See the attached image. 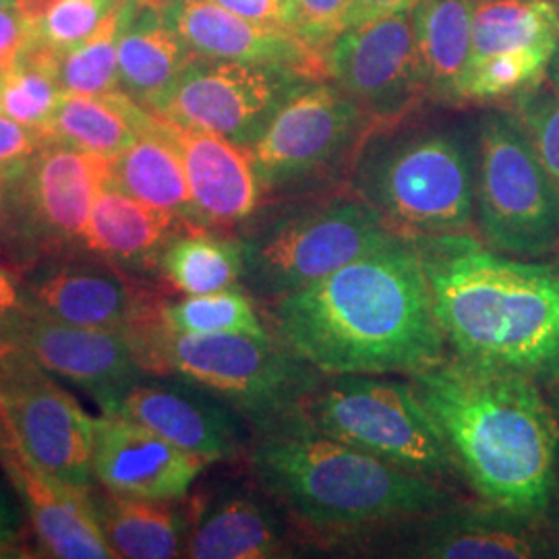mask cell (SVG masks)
Instances as JSON below:
<instances>
[{"label": "cell", "mask_w": 559, "mask_h": 559, "mask_svg": "<svg viewBox=\"0 0 559 559\" xmlns=\"http://www.w3.org/2000/svg\"><path fill=\"white\" fill-rule=\"evenodd\" d=\"M274 336L323 376H413L448 357L417 242L394 239L270 302Z\"/></svg>", "instance_id": "6da1fadb"}, {"label": "cell", "mask_w": 559, "mask_h": 559, "mask_svg": "<svg viewBox=\"0 0 559 559\" xmlns=\"http://www.w3.org/2000/svg\"><path fill=\"white\" fill-rule=\"evenodd\" d=\"M408 380L480 500L543 519L559 456L558 419L543 385L460 355Z\"/></svg>", "instance_id": "7a4b0ae2"}, {"label": "cell", "mask_w": 559, "mask_h": 559, "mask_svg": "<svg viewBox=\"0 0 559 559\" xmlns=\"http://www.w3.org/2000/svg\"><path fill=\"white\" fill-rule=\"evenodd\" d=\"M454 355L547 385L559 376V261L516 260L473 233L417 239Z\"/></svg>", "instance_id": "3957f363"}, {"label": "cell", "mask_w": 559, "mask_h": 559, "mask_svg": "<svg viewBox=\"0 0 559 559\" xmlns=\"http://www.w3.org/2000/svg\"><path fill=\"white\" fill-rule=\"evenodd\" d=\"M255 431L261 487L313 535L348 539L460 501L454 487L334 440L300 413Z\"/></svg>", "instance_id": "277c9868"}, {"label": "cell", "mask_w": 559, "mask_h": 559, "mask_svg": "<svg viewBox=\"0 0 559 559\" xmlns=\"http://www.w3.org/2000/svg\"><path fill=\"white\" fill-rule=\"evenodd\" d=\"M399 120L369 129L353 162L350 189L402 237L477 235V129Z\"/></svg>", "instance_id": "5b68a950"}, {"label": "cell", "mask_w": 559, "mask_h": 559, "mask_svg": "<svg viewBox=\"0 0 559 559\" xmlns=\"http://www.w3.org/2000/svg\"><path fill=\"white\" fill-rule=\"evenodd\" d=\"M380 212L350 193L297 195L242 239V280L265 302L290 297L394 239Z\"/></svg>", "instance_id": "8992f818"}, {"label": "cell", "mask_w": 559, "mask_h": 559, "mask_svg": "<svg viewBox=\"0 0 559 559\" xmlns=\"http://www.w3.org/2000/svg\"><path fill=\"white\" fill-rule=\"evenodd\" d=\"M140 346L143 369L200 383L255 429L300 413L323 380L320 369L270 334H175L162 321Z\"/></svg>", "instance_id": "52a82bcc"}, {"label": "cell", "mask_w": 559, "mask_h": 559, "mask_svg": "<svg viewBox=\"0 0 559 559\" xmlns=\"http://www.w3.org/2000/svg\"><path fill=\"white\" fill-rule=\"evenodd\" d=\"M300 415L321 433L402 471L450 487L464 480L438 423L411 380L362 373L323 376Z\"/></svg>", "instance_id": "ba28073f"}, {"label": "cell", "mask_w": 559, "mask_h": 559, "mask_svg": "<svg viewBox=\"0 0 559 559\" xmlns=\"http://www.w3.org/2000/svg\"><path fill=\"white\" fill-rule=\"evenodd\" d=\"M475 233L516 260L559 251V191L512 110H489L477 122Z\"/></svg>", "instance_id": "9c48e42d"}, {"label": "cell", "mask_w": 559, "mask_h": 559, "mask_svg": "<svg viewBox=\"0 0 559 559\" xmlns=\"http://www.w3.org/2000/svg\"><path fill=\"white\" fill-rule=\"evenodd\" d=\"M369 119L336 83H305L249 147L263 195H305L342 166H353Z\"/></svg>", "instance_id": "30bf717a"}, {"label": "cell", "mask_w": 559, "mask_h": 559, "mask_svg": "<svg viewBox=\"0 0 559 559\" xmlns=\"http://www.w3.org/2000/svg\"><path fill=\"white\" fill-rule=\"evenodd\" d=\"M96 423L23 348L0 342V431L36 471L90 487Z\"/></svg>", "instance_id": "8fae6325"}, {"label": "cell", "mask_w": 559, "mask_h": 559, "mask_svg": "<svg viewBox=\"0 0 559 559\" xmlns=\"http://www.w3.org/2000/svg\"><path fill=\"white\" fill-rule=\"evenodd\" d=\"M307 78L295 69L198 57L147 110L251 147Z\"/></svg>", "instance_id": "7c38bea8"}, {"label": "cell", "mask_w": 559, "mask_h": 559, "mask_svg": "<svg viewBox=\"0 0 559 559\" xmlns=\"http://www.w3.org/2000/svg\"><path fill=\"white\" fill-rule=\"evenodd\" d=\"M411 11L348 27L323 52L328 75L380 122L402 119L429 98Z\"/></svg>", "instance_id": "4fadbf2b"}, {"label": "cell", "mask_w": 559, "mask_h": 559, "mask_svg": "<svg viewBox=\"0 0 559 559\" xmlns=\"http://www.w3.org/2000/svg\"><path fill=\"white\" fill-rule=\"evenodd\" d=\"M388 545L373 551L392 558L531 559L551 558L540 520L514 514L496 503H454L420 519L371 531Z\"/></svg>", "instance_id": "5bb4252c"}, {"label": "cell", "mask_w": 559, "mask_h": 559, "mask_svg": "<svg viewBox=\"0 0 559 559\" xmlns=\"http://www.w3.org/2000/svg\"><path fill=\"white\" fill-rule=\"evenodd\" d=\"M13 179L20 182V239L64 251L83 245L94 201L108 180V160L46 141Z\"/></svg>", "instance_id": "9a60e30c"}, {"label": "cell", "mask_w": 559, "mask_h": 559, "mask_svg": "<svg viewBox=\"0 0 559 559\" xmlns=\"http://www.w3.org/2000/svg\"><path fill=\"white\" fill-rule=\"evenodd\" d=\"M27 305L50 320L120 332L127 338L160 321L162 307L100 255L52 261L27 286Z\"/></svg>", "instance_id": "2e32d148"}, {"label": "cell", "mask_w": 559, "mask_h": 559, "mask_svg": "<svg viewBox=\"0 0 559 559\" xmlns=\"http://www.w3.org/2000/svg\"><path fill=\"white\" fill-rule=\"evenodd\" d=\"M203 460L235 459L245 445L239 411L195 381H135L104 406Z\"/></svg>", "instance_id": "e0dca14e"}, {"label": "cell", "mask_w": 559, "mask_h": 559, "mask_svg": "<svg viewBox=\"0 0 559 559\" xmlns=\"http://www.w3.org/2000/svg\"><path fill=\"white\" fill-rule=\"evenodd\" d=\"M0 342L23 348L44 371L85 388L102 408L140 380L138 353L120 332L50 320L29 305Z\"/></svg>", "instance_id": "ac0fdd59"}, {"label": "cell", "mask_w": 559, "mask_h": 559, "mask_svg": "<svg viewBox=\"0 0 559 559\" xmlns=\"http://www.w3.org/2000/svg\"><path fill=\"white\" fill-rule=\"evenodd\" d=\"M210 462L164 440L138 420L104 413L96 423L94 477L122 496L180 500Z\"/></svg>", "instance_id": "d6986e66"}, {"label": "cell", "mask_w": 559, "mask_h": 559, "mask_svg": "<svg viewBox=\"0 0 559 559\" xmlns=\"http://www.w3.org/2000/svg\"><path fill=\"white\" fill-rule=\"evenodd\" d=\"M166 15L200 57L288 67L313 80L328 75L323 55L295 32L245 20L212 0H166Z\"/></svg>", "instance_id": "ffe728a7"}, {"label": "cell", "mask_w": 559, "mask_h": 559, "mask_svg": "<svg viewBox=\"0 0 559 559\" xmlns=\"http://www.w3.org/2000/svg\"><path fill=\"white\" fill-rule=\"evenodd\" d=\"M162 124L179 150L198 224L230 228L249 221L263 200L251 150L210 131L166 119Z\"/></svg>", "instance_id": "44dd1931"}, {"label": "cell", "mask_w": 559, "mask_h": 559, "mask_svg": "<svg viewBox=\"0 0 559 559\" xmlns=\"http://www.w3.org/2000/svg\"><path fill=\"white\" fill-rule=\"evenodd\" d=\"M0 456L27 506L41 551L60 559L117 558L104 537L90 487L50 479L21 456L0 431Z\"/></svg>", "instance_id": "7402d4cb"}, {"label": "cell", "mask_w": 559, "mask_h": 559, "mask_svg": "<svg viewBox=\"0 0 559 559\" xmlns=\"http://www.w3.org/2000/svg\"><path fill=\"white\" fill-rule=\"evenodd\" d=\"M200 55L180 38L166 0H122L119 90L150 108Z\"/></svg>", "instance_id": "603a6c76"}, {"label": "cell", "mask_w": 559, "mask_h": 559, "mask_svg": "<svg viewBox=\"0 0 559 559\" xmlns=\"http://www.w3.org/2000/svg\"><path fill=\"white\" fill-rule=\"evenodd\" d=\"M189 226L195 224L133 200L106 180L94 201L83 247L115 265L145 272L160 265L166 247Z\"/></svg>", "instance_id": "cb8c5ba5"}, {"label": "cell", "mask_w": 559, "mask_h": 559, "mask_svg": "<svg viewBox=\"0 0 559 559\" xmlns=\"http://www.w3.org/2000/svg\"><path fill=\"white\" fill-rule=\"evenodd\" d=\"M185 556L195 559L284 558L286 543L274 514L249 493L207 501L191 524Z\"/></svg>", "instance_id": "d4e9b609"}, {"label": "cell", "mask_w": 559, "mask_h": 559, "mask_svg": "<svg viewBox=\"0 0 559 559\" xmlns=\"http://www.w3.org/2000/svg\"><path fill=\"white\" fill-rule=\"evenodd\" d=\"M108 182L133 200L200 226L179 150L154 112L138 140L108 160Z\"/></svg>", "instance_id": "484cf974"}, {"label": "cell", "mask_w": 559, "mask_h": 559, "mask_svg": "<svg viewBox=\"0 0 559 559\" xmlns=\"http://www.w3.org/2000/svg\"><path fill=\"white\" fill-rule=\"evenodd\" d=\"M150 117L147 108L120 90L102 96L64 94L44 133L46 141L112 160L138 140Z\"/></svg>", "instance_id": "4316f807"}, {"label": "cell", "mask_w": 559, "mask_h": 559, "mask_svg": "<svg viewBox=\"0 0 559 559\" xmlns=\"http://www.w3.org/2000/svg\"><path fill=\"white\" fill-rule=\"evenodd\" d=\"M173 500L108 491L96 498L104 537L117 558L173 559L185 556L189 526Z\"/></svg>", "instance_id": "83f0119b"}, {"label": "cell", "mask_w": 559, "mask_h": 559, "mask_svg": "<svg viewBox=\"0 0 559 559\" xmlns=\"http://www.w3.org/2000/svg\"><path fill=\"white\" fill-rule=\"evenodd\" d=\"M477 0H417L413 27L431 100L459 102V85L471 59Z\"/></svg>", "instance_id": "f1b7e54d"}, {"label": "cell", "mask_w": 559, "mask_h": 559, "mask_svg": "<svg viewBox=\"0 0 559 559\" xmlns=\"http://www.w3.org/2000/svg\"><path fill=\"white\" fill-rule=\"evenodd\" d=\"M559 46V9L554 0H477L471 60L510 50Z\"/></svg>", "instance_id": "f546056e"}, {"label": "cell", "mask_w": 559, "mask_h": 559, "mask_svg": "<svg viewBox=\"0 0 559 559\" xmlns=\"http://www.w3.org/2000/svg\"><path fill=\"white\" fill-rule=\"evenodd\" d=\"M160 270L185 295L235 288L245 270L242 247L240 240L218 237L203 226H189L166 247Z\"/></svg>", "instance_id": "4dcf8cb0"}, {"label": "cell", "mask_w": 559, "mask_h": 559, "mask_svg": "<svg viewBox=\"0 0 559 559\" xmlns=\"http://www.w3.org/2000/svg\"><path fill=\"white\" fill-rule=\"evenodd\" d=\"M59 57L60 52L36 38L29 41L15 64L0 73V112L44 131L64 96Z\"/></svg>", "instance_id": "1f68e13d"}, {"label": "cell", "mask_w": 559, "mask_h": 559, "mask_svg": "<svg viewBox=\"0 0 559 559\" xmlns=\"http://www.w3.org/2000/svg\"><path fill=\"white\" fill-rule=\"evenodd\" d=\"M162 321L175 334L267 336L253 302L237 286L210 295H187L175 305H164Z\"/></svg>", "instance_id": "d6a6232c"}, {"label": "cell", "mask_w": 559, "mask_h": 559, "mask_svg": "<svg viewBox=\"0 0 559 559\" xmlns=\"http://www.w3.org/2000/svg\"><path fill=\"white\" fill-rule=\"evenodd\" d=\"M554 55L528 48L471 60L460 80L459 102L514 98L545 80Z\"/></svg>", "instance_id": "836d02e7"}, {"label": "cell", "mask_w": 559, "mask_h": 559, "mask_svg": "<svg viewBox=\"0 0 559 559\" xmlns=\"http://www.w3.org/2000/svg\"><path fill=\"white\" fill-rule=\"evenodd\" d=\"M120 23L122 0L94 36L60 55L59 81L64 94L102 96L119 90Z\"/></svg>", "instance_id": "e575fe53"}, {"label": "cell", "mask_w": 559, "mask_h": 559, "mask_svg": "<svg viewBox=\"0 0 559 559\" xmlns=\"http://www.w3.org/2000/svg\"><path fill=\"white\" fill-rule=\"evenodd\" d=\"M120 0H48L34 17V38L67 52L96 34Z\"/></svg>", "instance_id": "d590c367"}, {"label": "cell", "mask_w": 559, "mask_h": 559, "mask_svg": "<svg viewBox=\"0 0 559 559\" xmlns=\"http://www.w3.org/2000/svg\"><path fill=\"white\" fill-rule=\"evenodd\" d=\"M526 129L540 162L559 191V90L549 81L512 98L510 108Z\"/></svg>", "instance_id": "8d00e7d4"}, {"label": "cell", "mask_w": 559, "mask_h": 559, "mask_svg": "<svg viewBox=\"0 0 559 559\" xmlns=\"http://www.w3.org/2000/svg\"><path fill=\"white\" fill-rule=\"evenodd\" d=\"M350 4L353 0H293V29L299 38L323 55L340 32H344V21Z\"/></svg>", "instance_id": "74e56055"}, {"label": "cell", "mask_w": 559, "mask_h": 559, "mask_svg": "<svg viewBox=\"0 0 559 559\" xmlns=\"http://www.w3.org/2000/svg\"><path fill=\"white\" fill-rule=\"evenodd\" d=\"M46 143V133L0 112V179H13Z\"/></svg>", "instance_id": "f35d334b"}, {"label": "cell", "mask_w": 559, "mask_h": 559, "mask_svg": "<svg viewBox=\"0 0 559 559\" xmlns=\"http://www.w3.org/2000/svg\"><path fill=\"white\" fill-rule=\"evenodd\" d=\"M34 40V15L23 7L0 9V73L15 64Z\"/></svg>", "instance_id": "ab89813d"}, {"label": "cell", "mask_w": 559, "mask_h": 559, "mask_svg": "<svg viewBox=\"0 0 559 559\" xmlns=\"http://www.w3.org/2000/svg\"><path fill=\"white\" fill-rule=\"evenodd\" d=\"M212 2L237 13L245 20L258 21L263 25L295 32L293 29V25H295L293 0H212Z\"/></svg>", "instance_id": "60d3db41"}, {"label": "cell", "mask_w": 559, "mask_h": 559, "mask_svg": "<svg viewBox=\"0 0 559 559\" xmlns=\"http://www.w3.org/2000/svg\"><path fill=\"white\" fill-rule=\"evenodd\" d=\"M25 309L27 300L21 297L17 282L7 270L0 267V338L15 321L20 320Z\"/></svg>", "instance_id": "b9f144b4"}, {"label": "cell", "mask_w": 559, "mask_h": 559, "mask_svg": "<svg viewBox=\"0 0 559 559\" xmlns=\"http://www.w3.org/2000/svg\"><path fill=\"white\" fill-rule=\"evenodd\" d=\"M417 0H353L350 11L344 21V29L360 25L365 21L376 20L381 15H388V13H394L400 9H408Z\"/></svg>", "instance_id": "7bdbcfd3"}, {"label": "cell", "mask_w": 559, "mask_h": 559, "mask_svg": "<svg viewBox=\"0 0 559 559\" xmlns=\"http://www.w3.org/2000/svg\"><path fill=\"white\" fill-rule=\"evenodd\" d=\"M540 524L545 531V539L549 543L551 558H559V456L554 483H551V493H549V501H547Z\"/></svg>", "instance_id": "ee69618b"}, {"label": "cell", "mask_w": 559, "mask_h": 559, "mask_svg": "<svg viewBox=\"0 0 559 559\" xmlns=\"http://www.w3.org/2000/svg\"><path fill=\"white\" fill-rule=\"evenodd\" d=\"M15 539H17L15 514L4 501H0V551L9 549Z\"/></svg>", "instance_id": "f6af8a7d"}, {"label": "cell", "mask_w": 559, "mask_h": 559, "mask_svg": "<svg viewBox=\"0 0 559 559\" xmlns=\"http://www.w3.org/2000/svg\"><path fill=\"white\" fill-rule=\"evenodd\" d=\"M545 388H547V400H549V404L554 408V415H556L559 425V376L556 380L549 381Z\"/></svg>", "instance_id": "bcb514c9"}, {"label": "cell", "mask_w": 559, "mask_h": 559, "mask_svg": "<svg viewBox=\"0 0 559 559\" xmlns=\"http://www.w3.org/2000/svg\"><path fill=\"white\" fill-rule=\"evenodd\" d=\"M547 73H549V81H551V83H554V85L559 90V46L558 50H556V55H554V59L549 62Z\"/></svg>", "instance_id": "7dc6e473"}, {"label": "cell", "mask_w": 559, "mask_h": 559, "mask_svg": "<svg viewBox=\"0 0 559 559\" xmlns=\"http://www.w3.org/2000/svg\"><path fill=\"white\" fill-rule=\"evenodd\" d=\"M46 2H48V0H20L21 7H23L25 11H29L34 17L40 13L41 7H44Z\"/></svg>", "instance_id": "c3c4849f"}, {"label": "cell", "mask_w": 559, "mask_h": 559, "mask_svg": "<svg viewBox=\"0 0 559 559\" xmlns=\"http://www.w3.org/2000/svg\"><path fill=\"white\" fill-rule=\"evenodd\" d=\"M13 7H21L20 0H0V9H13Z\"/></svg>", "instance_id": "681fc988"}]
</instances>
